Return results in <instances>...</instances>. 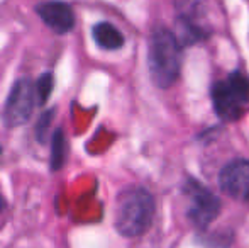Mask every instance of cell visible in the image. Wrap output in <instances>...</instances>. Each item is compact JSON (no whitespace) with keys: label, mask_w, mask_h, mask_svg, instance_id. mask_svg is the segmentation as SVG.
<instances>
[{"label":"cell","mask_w":249,"mask_h":248,"mask_svg":"<svg viewBox=\"0 0 249 248\" xmlns=\"http://www.w3.org/2000/svg\"><path fill=\"white\" fill-rule=\"evenodd\" d=\"M148 68L153 83L168 89L177 82L181 68V44L177 36L164 27L153 31L148 46Z\"/></svg>","instance_id":"6da1fadb"},{"label":"cell","mask_w":249,"mask_h":248,"mask_svg":"<svg viewBox=\"0 0 249 248\" xmlns=\"http://www.w3.org/2000/svg\"><path fill=\"white\" fill-rule=\"evenodd\" d=\"M154 218V199L146 189L131 187L115 202V228L125 238H136L149 229Z\"/></svg>","instance_id":"7a4b0ae2"},{"label":"cell","mask_w":249,"mask_h":248,"mask_svg":"<svg viewBox=\"0 0 249 248\" xmlns=\"http://www.w3.org/2000/svg\"><path fill=\"white\" fill-rule=\"evenodd\" d=\"M210 94L217 116L222 121H236L243 116L244 107L249 104V78L237 70L226 80L213 83Z\"/></svg>","instance_id":"3957f363"},{"label":"cell","mask_w":249,"mask_h":248,"mask_svg":"<svg viewBox=\"0 0 249 248\" xmlns=\"http://www.w3.org/2000/svg\"><path fill=\"white\" fill-rule=\"evenodd\" d=\"M36 106V94H34V82L29 78L16 80L9 92L2 113V121L7 128H19L29 121L33 109Z\"/></svg>","instance_id":"277c9868"},{"label":"cell","mask_w":249,"mask_h":248,"mask_svg":"<svg viewBox=\"0 0 249 248\" xmlns=\"http://www.w3.org/2000/svg\"><path fill=\"white\" fill-rule=\"evenodd\" d=\"M183 189L188 195V219L200 229L207 228L220 212L219 197L195 180H188Z\"/></svg>","instance_id":"5b68a950"},{"label":"cell","mask_w":249,"mask_h":248,"mask_svg":"<svg viewBox=\"0 0 249 248\" xmlns=\"http://www.w3.org/2000/svg\"><path fill=\"white\" fill-rule=\"evenodd\" d=\"M222 192L239 202H249V160L239 158L229 162L219 173Z\"/></svg>","instance_id":"8992f818"},{"label":"cell","mask_w":249,"mask_h":248,"mask_svg":"<svg viewBox=\"0 0 249 248\" xmlns=\"http://www.w3.org/2000/svg\"><path fill=\"white\" fill-rule=\"evenodd\" d=\"M36 12L41 20L56 34H66L75 27L73 9L65 2H59V0L41 2L39 5H36Z\"/></svg>","instance_id":"52a82bcc"},{"label":"cell","mask_w":249,"mask_h":248,"mask_svg":"<svg viewBox=\"0 0 249 248\" xmlns=\"http://www.w3.org/2000/svg\"><path fill=\"white\" fill-rule=\"evenodd\" d=\"M93 39L102 50L115 51L124 46V34L110 22H99L92 29Z\"/></svg>","instance_id":"ba28073f"},{"label":"cell","mask_w":249,"mask_h":248,"mask_svg":"<svg viewBox=\"0 0 249 248\" xmlns=\"http://www.w3.org/2000/svg\"><path fill=\"white\" fill-rule=\"evenodd\" d=\"M66 150H68V145H66L65 133L63 129H56L51 143V170H59L63 167L66 155H68Z\"/></svg>","instance_id":"9c48e42d"},{"label":"cell","mask_w":249,"mask_h":248,"mask_svg":"<svg viewBox=\"0 0 249 248\" xmlns=\"http://www.w3.org/2000/svg\"><path fill=\"white\" fill-rule=\"evenodd\" d=\"M53 87H54V80H53V73H43L34 83V94H36V106H43L46 104L48 97L51 95Z\"/></svg>","instance_id":"30bf717a"},{"label":"cell","mask_w":249,"mask_h":248,"mask_svg":"<svg viewBox=\"0 0 249 248\" xmlns=\"http://www.w3.org/2000/svg\"><path fill=\"white\" fill-rule=\"evenodd\" d=\"M53 117H54V109H48L41 114L39 121H37V124H36V138L39 143H43L44 139H46L48 129H50V126H51Z\"/></svg>","instance_id":"8fae6325"},{"label":"cell","mask_w":249,"mask_h":248,"mask_svg":"<svg viewBox=\"0 0 249 248\" xmlns=\"http://www.w3.org/2000/svg\"><path fill=\"white\" fill-rule=\"evenodd\" d=\"M3 209H5V201H3V197L0 195V212H2Z\"/></svg>","instance_id":"7c38bea8"},{"label":"cell","mask_w":249,"mask_h":248,"mask_svg":"<svg viewBox=\"0 0 249 248\" xmlns=\"http://www.w3.org/2000/svg\"><path fill=\"white\" fill-rule=\"evenodd\" d=\"M0 155H2V148H0Z\"/></svg>","instance_id":"4fadbf2b"}]
</instances>
